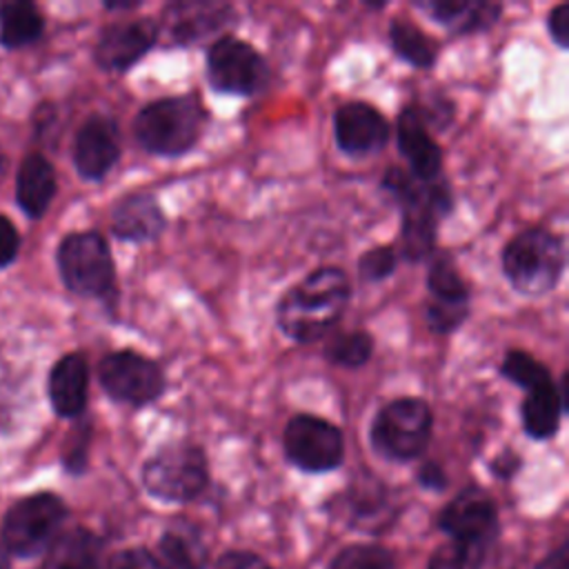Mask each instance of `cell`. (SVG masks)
Masks as SVG:
<instances>
[{"instance_id": "obj_1", "label": "cell", "mask_w": 569, "mask_h": 569, "mask_svg": "<svg viewBox=\"0 0 569 569\" xmlns=\"http://www.w3.org/2000/svg\"><path fill=\"white\" fill-rule=\"evenodd\" d=\"M380 189L400 209V260L427 262L438 249V229L453 211V191L445 176L422 182L407 169L391 164L380 178Z\"/></svg>"}, {"instance_id": "obj_2", "label": "cell", "mask_w": 569, "mask_h": 569, "mask_svg": "<svg viewBox=\"0 0 569 569\" xmlns=\"http://www.w3.org/2000/svg\"><path fill=\"white\" fill-rule=\"evenodd\" d=\"M353 296L351 278L336 264H322L291 284L276 302L278 329L298 345L325 340L336 331Z\"/></svg>"}, {"instance_id": "obj_3", "label": "cell", "mask_w": 569, "mask_h": 569, "mask_svg": "<svg viewBox=\"0 0 569 569\" xmlns=\"http://www.w3.org/2000/svg\"><path fill=\"white\" fill-rule=\"evenodd\" d=\"M209 111L198 93L162 96L142 104L133 118L131 131L142 151L156 158L176 160L187 156L200 142Z\"/></svg>"}, {"instance_id": "obj_4", "label": "cell", "mask_w": 569, "mask_h": 569, "mask_svg": "<svg viewBox=\"0 0 569 569\" xmlns=\"http://www.w3.org/2000/svg\"><path fill=\"white\" fill-rule=\"evenodd\" d=\"M567 267L560 233L545 227L518 231L500 251V271L509 287L527 298H540L558 287Z\"/></svg>"}, {"instance_id": "obj_5", "label": "cell", "mask_w": 569, "mask_h": 569, "mask_svg": "<svg viewBox=\"0 0 569 569\" xmlns=\"http://www.w3.org/2000/svg\"><path fill=\"white\" fill-rule=\"evenodd\" d=\"M431 431L429 402L418 396H400L376 411L369 425V445L385 460L409 462L427 451Z\"/></svg>"}, {"instance_id": "obj_6", "label": "cell", "mask_w": 569, "mask_h": 569, "mask_svg": "<svg viewBox=\"0 0 569 569\" xmlns=\"http://www.w3.org/2000/svg\"><path fill=\"white\" fill-rule=\"evenodd\" d=\"M62 284L80 296L102 302L116 298V262L107 238L98 231L67 233L56 251Z\"/></svg>"}, {"instance_id": "obj_7", "label": "cell", "mask_w": 569, "mask_h": 569, "mask_svg": "<svg viewBox=\"0 0 569 569\" xmlns=\"http://www.w3.org/2000/svg\"><path fill=\"white\" fill-rule=\"evenodd\" d=\"M140 480L158 500L189 502L209 485L207 453L196 442H167L142 462Z\"/></svg>"}, {"instance_id": "obj_8", "label": "cell", "mask_w": 569, "mask_h": 569, "mask_svg": "<svg viewBox=\"0 0 569 569\" xmlns=\"http://www.w3.org/2000/svg\"><path fill=\"white\" fill-rule=\"evenodd\" d=\"M98 382L107 398L131 409H144L167 391L162 367L136 349H116L102 356L98 362Z\"/></svg>"}, {"instance_id": "obj_9", "label": "cell", "mask_w": 569, "mask_h": 569, "mask_svg": "<svg viewBox=\"0 0 569 569\" xmlns=\"http://www.w3.org/2000/svg\"><path fill=\"white\" fill-rule=\"evenodd\" d=\"M425 325L436 336L458 331L471 313V289L447 249H436L427 260Z\"/></svg>"}, {"instance_id": "obj_10", "label": "cell", "mask_w": 569, "mask_h": 569, "mask_svg": "<svg viewBox=\"0 0 569 569\" xmlns=\"http://www.w3.org/2000/svg\"><path fill=\"white\" fill-rule=\"evenodd\" d=\"M204 76L216 93L247 98L267 87L269 64L251 42L227 33L207 47Z\"/></svg>"}, {"instance_id": "obj_11", "label": "cell", "mask_w": 569, "mask_h": 569, "mask_svg": "<svg viewBox=\"0 0 569 569\" xmlns=\"http://www.w3.org/2000/svg\"><path fill=\"white\" fill-rule=\"evenodd\" d=\"M440 529L476 565L498 536V511L491 496L480 487H467L453 496L438 518Z\"/></svg>"}, {"instance_id": "obj_12", "label": "cell", "mask_w": 569, "mask_h": 569, "mask_svg": "<svg viewBox=\"0 0 569 569\" xmlns=\"http://www.w3.org/2000/svg\"><path fill=\"white\" fill-rule=\"evenodd\" d=\"M158 22L160 40L167 47H196L209 40V44L238 24V11L231 2L220 0H176L169 2Z\"/></svg>"}, {"instance_id": "obj_13", "label": "cell", "mask_w": 569, "mask_h": 569, "mask_svg": "<svg viewBox=\"0 0 569 569\" xmlns=\"http://www.w3.org/2000/svg\"><path fill=\"white\" fill-rule=\"evenodd\" d=\"M284 458L300 471L327 473L345 460V436L338 425L316 413H296L282 429Z\"/></svg>"}, {"instance_id": "obj_14", "label": "cell", "mask_w": 569, "mask_h": 569, "mask_svg": "<svg viewBox=\"0 0 569 569\" xmlns=\"http://www.w3.org/2000/svg\"><path fill=\"white\" fill-rule=\"evenodd\" d=\"M67 516L56 493H33L18 500L4 516L2 542L16 556H36L56 540Z\"/></svg>"}, {"instance_id": "obj_15", "label": "cell", "mask_w": 569, "mask_h": 569, "mask_svg": "<svg viewBox=\"0 0 569 569\" xmlns=\"http://www.w3.org/2000/svg\"><path fill=\"white\" fill-rule=\"evenodd\" d=\"M160 42L156 18H124L100 29L93 60L107 73H127Z\"/></svg>"}, {"instance_id": "obj_16", "label": "cell", "mask_w": 569, "mask_h": 569, "mask_svg": "<svg viewBox=\"0 0 569 569\" xmlns=\"http://www.w3.org/2000/svg\"><path fill=\"white\" fill-rule=\"evenodd\" d=\"M336 147L349 158H367L380 153L391 140L387 116L365 100L342 102L331 118Z\"/></svg>"}, {"instance_id": "obj_17", "label": "cell", "mask_w": 569, "mask_h": 569, "mask_svg": "<svg viewBox=\"0 0 569 569\" xmlns=\"http://www.w3.org/2000/svg\"><path fill=\"white\" fill-rule=\"evenodd\" d=\"M122 153L120 127L107 113H91L76 131L71 158L82 180L100 182L118 164Z\"/></svg>"}, {"instance_id": "obj_18", "label": "cell", "mask_w": 569, "mask_h": 569, "mask_svg": "<svg viewBox=\"0 0 569 569\" xmlns=\"http://www.w3.org/2000/svg\"><path fill=\"white\" fill-rule=\"evenodd\" d=\"M396 144L413 178L429 182L442 176V147L413 102L405 104L396 118Z\"/></svg>"}, {"instance_id": "obj_19", "label": "cell", "mask_w": 569, "mask_h": 569, "mask_svg": "<svg viewBox=\"0 0 569 569\" xmlns=\"http://www.w3.org/2000/svg\"><path fill=\"white\" fill-rule=\"evenodd\" d=\"M413 7L451 36L485 33L500 22L505 7L493 0H416Z\"/></svg>"}, {"instance_id": "obj_20", "label": "cell", "mask_w": 569, "mask_h": 569, "mask_svg": "<svg viewBox=\"0 0 569 569\" xmlns=\"http://www.w3.org/2000/svg\"><path fill=\"white\" fill-rule=\"evenodd\" d=\"M167 229V213L153 193L122 196L111 209V233L131 244L158 240Z\"/></svg>"}, {"instance_id": "obj_21", "label": "cell", "mask_w": 569, "mask_h": 569, "mask_svg": "<svg viewBox=\"0 0 569 569\" xmlns=\"http://www.w3.org/2000/svg\"><path fill=\"white\" fill-rule=\"evenodd\" d=\"M569 376L562 373L560 380H549L531 391H525L520 402V422L522 431L531 440H551L558 429L562 416L569 411Z\"/></svg>"}, {"instance_id": "obj_22", "label": "cell", "mask_w": 569, "mask_h": 569, "mask_svg": "<svg viewBox=\"0 0 569 569\" xmlns=\"http://www.w3.org/2000/svg\"><path fill=\"white\" fill-rule=\"evenodd\" d=\"M49 402L60 418H78L89 400V362L84 353L71 351L56 360L47 380Z\"/></svg>"}, {"instance_id": "obj_23", "label": "cell", "mask_w": 569, "mask_h": 569, "mask_svg": "<svg viewBox=\"0 0 569 569\" xmlns=\"http://www.w3.org/2000/svg\"><path fill=\"white\" fill-rule=\"evenodd\" d=\"M58 191L56 169L44 153H27L16 178V200L29 218H42Z\"/></svg>"}, {"instance_id": "obj_24", "label": "cell", "mask_w": 569, "mask_h": 569, "mask_svg": "<svg viewBox=\"0 0 569 569\" xmlns=\"http://www.w3.org/2000/svg\"><path fill=\"white\" fill-rule=\"evenodd\" d=\"M40 569H100V540L82 527L56 536Z\"/></svg>"}, {"instance_id": "obj_25", "label": "cell", "mask_w": 569, "mask_h": 569, "mask_svg": "<svg viewBox=\"0 0 569 569\" xmlns=\"http://www.w3.org/2000/svg\"><path fill=\"white\" fill-rule=\"evenodd\" d=\"M387 40L396 58L416 67L420 71H429L438 60V44L429 38L416 22L398 16L387 27Z\"/></svg>"}, {"instance_id": "obj_26", "label": "cell", "mask_w": 569, "mask_h": 569, "mask_svg": "<svg viewBox=\"0 0 569 569\" xmlns=\"http://www.w3.org/2000/svg\"><path fill=\"white\" fill-rule=\"evenodd\" d=\"M44 31V18L40 9L29 0H9L0 4V44L7 49H20L40 40Z\"/></svg>"}, {"instance_id": "obj_27", "label": "cell", "mask_w": 569, "mask_h": 569, "mask_svg": "<svg viewBox=\"0 0 569 569\" xmlns=\"http://www.w3.org/2000/svg\"><path fill=\"white\" fill-rule=\"evenodd\" d=\"M376 349V340L369 331L365 329H347V331H331L325 338L322 345V356L327 362L356 371L365 367Z\"/></svg>"}, {"instance_id": "obj_28", "label": "cell", "mask_w": 569, "mask_h": 569, "mask_svg": "<svg viewBox=\"0 0 569 569\" xmlns=\"http://www.w3.org/2000/svg\"><path fill=\"white\" fill-rule=\"evenodd\" d=\"M160 560L169 569H202L207 553L193 531L173 527L160 538Z\"/></svg>"}, {"instance_id": "obj_29", "label": "cell", "mask_w": 569, "mask_h": 569, "mask_svg": "<svg viewBox=\"0 0 569 569\" xmlns=\"http://www.w3.org/2000/svg\"><path fill=\"white\" fill-rule=\"evenodd\" d=\"M498 376L507 382L520 387L522 391H531L551 378V371L545 362H540L536 356H531L525 349H509L498 365Z\"/></svg>"}, {"instance_id": "obj_30", "label": "cell", "mask_w": 569, "mask_h": 569, "mask_svg": "<svg viewBox=\"0 0 569 569\" xmlns=\"http://www.w3.org/2000/svg\"><path fill=\"white\" fill-rule=\"evenodd\" d=\"M398 262H400V256L393 244L369 247L358 256V262H356L358 280L365 284H380L396 273Z\"/></svg>"}, {"instance_id": "obj_31", "label": "cell", "mask_w": 569, "mask_h": 569, "mask_svg": "<svg viewBox=\"0 0 569 569\" xmlns=\"http://www.w3.org/2000/svg\"><path fill=\"white\" fill-rule=\"evenodd\" d=\"M329 569H396L393 556L378 545L345 547L329 565Z\"/></svg>"}, {"instance_id": "obj_32", "label": "cell", "mask_w": 569, "mask_h": 569, "mask_svg": "<svg viewBox=\"0 0 569 569\" xmlns=\"http://www.w3.org/2000/svg\"><path fill=\"white\" fill-rule=\"evenodd\" d=\"M413 104L418 107V111L422 113L431 131H445L453 122L456 104L449 100L447 93H433V96H427L422 102H413Z\"/></svg>"}, {"instance_id": "obj_33", "label": "cell", "mask_w": 569, "mask_h": 569, "mask_svg": "<svg viewBox=\"0 0 569 569\" xmlns=\"http://www.w3.org/2000/svg\"><path fill=\"white\" fill-rule=\"evenodd\" d=\"M109 569H169L149 549H124L109 560Z\"/></svg>"}, {"instance_id": "obj_34", "label": "cell", "mask_w": 569, "mask_h": 569, "mask_svg": "<svg viewBox=\"0 0 569 569\" xmlns=\"http://www.w3.org/2000/svg\"><path fill=\"white\" fill-rule=\"evenodd\" d=\"M89 436H91V427L89 425H82L71 436V442L67 445V451H64V467H67V471H71V473H82L84 471Z\"/></svg>"}, {"instance_id": "obj_35", "label": "cell", "mask_w": 569, "mask_h": 569, "mask_svg": "<svg viewBox=\"0 0 569 569\" xmlns=\"http://www.w3.org/2000/svg\"><path fill=\"white\" fill-rule=\"evenodd\" d=\"M427 569H478V565L453 542H445L429 560Z\"/></svg>"}, {"instance_id": "obj_36", "label": "cell", "mask_w": 569, "mask_h": 569, "mask_svg": "<svg viewBox=\"0 0 569 569\" xmlns=\"http://www.w3.org/2000/svg\"><path fill=\"white\" fill-rule=\"evenodd\" d=\"M547 33L551 42L567 51L569 49V4L560 2L547 13Z\"/></svg>"}, {"instance_id": "obj_37", "label": "cell", "mask_w": 569, "mask_h": 569, "mask_svg": "<svg viewBox=\"0 0 569 569\" xmlns=\"http://www.w3.org/2000/svg\"><path fill=\"white\" fill-rule=\"evenodd\" d=\"M20 249V236L9 218L0 213V269L9 267Z\"/></svg>"}, {"instance_id": "obj_38", "label": "cell", "mask_w": 569, "mask_h": 569, "mask_svg": "<svg viewBox=\"0 0 569 569\" xmlns=\"http://www.w3.org/2000/svg\"><path fill=\"white\" fill-rule=\"evenodd\" d=\"M216 569H271L260 556L251 551H229L220 556Z\"/></svg>"}, {"instance_id": "obj_39", "label": "cell", "mask_w": 569, "mask_h": 569, "mask_svg": "<svg viewBox=\"0 0 569 569\" xmlns=\"http://www.w3.org/2000/svg\"><path fill=\"white\" fill-rule=\"evenodd\" d=\"M418 482L425 487V489H431V491H442L447 487V473L445 469L433 462V460H427L422 462V467L418 469Z\"/></svg>"}, {"instance_id": "obj_40", "label": "cell", "mask_w": 569, "mask_h": 569, "mask_svg": "<svg viewBox=\"0 0 569 569\" xmlns=\"http://www.w3.org/2000/svg\"><path fill=\"white\" fill-rule=\"evenodd\" d=\"M518 467H520V458H518L513 451H509V449L491 462V471H493L496 476H500V478L513 476Z\"/></svg>"}, {"instance_id": "obj_41", "label": "cell", "mask_w": 569, "mask_h": 569, "mask_svg": "<svg viewBox=\"0 0 569 569\" xmlns=\"http://www.w3.org/2000/svg\"><path fill=\"white\" fill-rule=\"evenodd\" d=\"M538 569H569V558H567V542H562L551 556L545 558V562Z\"/></svg>"}, {"instance_id": "obj_42", "label": "cell", "mask_w": 569, "mask_h": 569, "mask_svg": "<svg viewBox=\"0 0 569 569\" xmlns=\"http://www.w3.org/2000/svg\"><path fill=\"white\" fill-rule=\"evenodd\" d=\"M140 2L133 0V2H104V9L107 11H116V13H122V11H133L138 9Z\"/></svg>"}, {"instance_id": "obj_43", "label": "cell", "mask_w": 569, "mask_h": 569, "mask_svg": "<svg viewBox=\"0 0 569 569\" xmlns=\"http://www.w3.org/2000/svg\"><path fill=\"white\" fill-rule=\"evenodd\" d=\"M0 569H11V565H9V558H7V553L0 549Z\"/></svg>"}]
</instances>
